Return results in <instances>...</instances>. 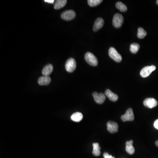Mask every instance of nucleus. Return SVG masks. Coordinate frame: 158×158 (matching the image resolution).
Returning a JSON list of instances; mask_svg holds the SVG:
<instances>
[{
	"instance_id": "obj_1",
	"label": "nucleus",
	"mask_w": 158,
	"mask_h": 158,
	"mask_svg": "<svg viewBox=\"0 0 158 158\" xmlns=\"http://www.w3.org/2000/svg\"><path fill=\"white\" fill-rule=\"evenodd\" d=\"M85 59L88 64L90 66H95L98 65V60L97 58L90 52H88L85 55Z\"/></svg>"
},
{
	"instance_id": "obj_2",
	"label": "nucleus",
	"mask_w": 158,
	"mask_h": 158,
	"mask_svg": "<svg viewBox=\"0 0 158 158\" xmlns=\"http://www.w3.org/2000/svg\"><path fill=\"white\" fill-rule=\"evenodd\" d=\"M108 55L110 57L116 62H121L122 60L121 56L114 48L111 47L109 48L108 50Z\"/></svg>"
},
{
	"instance_id": "obj_3",
	"label": "nucleus",
	"mask_w": 158,
	"mask_h": 158,
	"mask_svg": "<svg viewBox=\"0 0 158 158\" xmlns=\"http://www.w3.org/2000/svg\"><path fill=\"white\" fill-rule=\"evenodd\" d=\"M76 63L75 60L73 58H70L66 62L65 68L66 70L69 72H72L75 70Z\"/></svg>"
},
{
	"instance_id": "obj_4",
	"label": "nucleus",
	"mask_w": 158,
	"mask_h": 158,
	"mask_svg": "<svg viewBox=\"0 0 158 158\" xmlns=\"http://www.w3.org/2000/svg\"><path fill=\"white\" fill-rule=\"evenodd\" d=\"M123 17L122 15L117 13L114 15L113 20H112V24L115 27L120 28L122 25L123 23Z\"/></svg>"
},
{
	"instance_id": "obj_5",
	"label": "nucleus",
	"mask_w": 158,
	"mask_h": 158,
	"mask_svg": "<svg viewBox=\"0 0 158 158\" xmlns=\"http://www.w3.org/2000/svg\"><path fill=\"white\" fill-rule=\"evenodd\" d=\"M155 69L156 67L155 66H147L143 68L141 71V76L143 78H146L149 76L151 72L155 70Z\"/></svg>"
},
{
	"instance_id": "obj_6",
	"label": "nucleus",
	"mask_w": 158,
	"mask_h": 158,
	"mask_svg": "<svg viewBox=\"0 0 158 158\" xmlns=\"http://www.w3.org/2000/svg\"><path fill=\"white\" fill-rule=\"evenodd\" d=\"M76 15V14L74 11L69 10L66 11L62 13L61 16L63 20H65L66 21H70V20H71L74 19L75 18Z\"/></svg>"
},
{
	"instance_id": "obj_7",
	"label": "nucleus",
	"mask_w": 158,
	"mask_h": 158,
	"mask_svg": "<svg viewBox=\"0 0 158 158\" xmlns=\"http://www.w3.org/2000/svg\"><path fill=\"white\" fill-rule=\"evenodd\" d=\"M121 118L123 122L131 121H134L135 116L133 109L131 108L127 109L126 113L121 116Z\"/></svg>"
},
{
	"instance_id": "obj_8",
	"label": "nucleus",
	"mask_w": 158,
	"mask_h": 158,
	"mask_svg": "<svg viewBox=\"0 0 158 158\" xmlns=\"http://www.w3.org/2000/svg\"><path fill=\"white\" fill-rule=\"evenodd\" d=\"M145 106L150 108L155 107L158 104V102L154 98H147L143 102Z\"/></svg>"
},
{
	"instance_id": "obj_9",
	"label": "nucleus",
	"mask_w": 158,
	"mask_h": 158,
	"mask_svg": "<svg viewBox=\"0 0 158 158\" xmlns=\"http://www.w3.org/2000/svg\"><path fill=\"white\" fill-rule=\"evenodd\" d=\"M92 95L93 96L95 102L99 104H102L106 99L105 94L102 93H98L97 92H94L92 94Z\"/></svg>"
},
{
	"instance_id": "obj_10",
	"label": "nucleus",
	"mask_w": 158,
	"mask_h": 158,
	"mask_svg": "<svg viewBox=\"0 0 158 158\" xmlns=\"http://www.w3.org/2000/svg\"><path fill=\"white\" fill-rule=\"evenodd\" d=\"M107 127L108 131L111 133H116L118 130V125L115 122H108L107 124Z\"/></svg>"
},
{
	"instance_id": "obj_11",
	"label": "nucleus",
	"mask_w": 158,
	"mask_h": 158,
	"mask_svg": "<svg viewBox=\"0 0 158 158\" xmlns=\"http://www.w3.org/2000/svg\"><path fill=\"white\" fill-rule=\"evenodd\" d=\"M104 24V21L102 18H98L96 19L93 26V30L94 32L98 31L102 28Z\"/></svg>"
},
{
	"instance_id": "obj_12",
	"label": "nucleus",
	"mask_w": 158,
	"mask_h": 158,
	"mask_svg": "<svg viewBox=\"0 0 158 158\" xmlns=\"http://www.w3.org/2000/svg\"><path fill=\"white\" fill-rule=\"evenodd\" d=\"M105 95L108 98L110 101L112 102H116L118 99V96L109 89H107L105 90Z\"/></svg>"
},
{
	"instance_id": "obj_13",
	"label": "nucleus",
	"mask_w": 158,
	"mask_h": 158,
	"mask_svg": "<svg viewBox=\"0 0 158 158\" xmlns=\"http://www.w3.org/2000/svg\"><path fill=\"white\" fill-rule=\"evenodd\" d=\"M51 82V79L49 76H41L38 80V83L40 85H47Z\"/></svg>"
},
{
	"instance_id": "obj_14",
	"label": "nucleus",
	"mask_w": 158,
	"mask_h": 158,
	"mask_svg": "<svg viewBox=\"0 0 158 158\" xmlns=\"http://www.w3.org/2000/svg\"><path fill=\"white\" fill-rule=\"evenodd\" d=\"M133 141H127L126 143V151L130 155L134 154L135 152V149L133 145Z\"/></svg>"
},
{
	"instance_id": "obj_15",
	"label": "nucleus",
	"mask_w": 158,
	"mask_h": 158,
	"mask_svg": "<svg viewBox=\"0 0 158 158\" xmlns=\"http://www.w3.org/2000/svg\"><path fill=\"white\" fill-rule=\"evenodd\" d=\"M53 70V66L52 64H48L44 67L42 73L44 76H48L50 75Z\"/></svg>"
},
{
	"instance_id": "obj_16",
	"label": "nucleus",
	"mask_w": 158,
	"mask_h": 158,
	"mask_svg": "<svg viewBox=\"0 0 158 158\" xmlns=\"http://www.w3.org/2000/svg\"><path fill=\"white\" fill-rule=\"evenodd\" d=\"M93 154L94 156H98L101 154V147H100L99 144L98 143H94L93 144Z\"/></svg>"
},
{
	"instance_id": "obj_17",
	"label": "nucleus",
	"mask_w": 158,
	"mask_h": 158,
	"mask_svg": "<svg viewBox=\"0 0 158 158\" xmlns=\"http://www.w3.org/2000/svg\"><path fill=\"white\" fill-rule=\"evenodd\" d=\"M67 3V1L66 0H57L55 2L54 5V9H59L63 8Z\"/></svg>"
},
{
	"instance_id": "obj_18",
	"label": "nucleus",
	"mask_w": 158,
	"mask_h": 158,
	"mask_svg": "<svg viewBox=\"0 0 158 158\" xmlns=\"http://www.w3.org/2000/svg\"><path fill=\"white\" fill-rule=\"evenodd\" d=\"M83 116L82 113L79 112H76L74 113L71 116V118L72 121L76 122L80 121L83 119Z\"/></svg>"
},
{
	"instance_id": "obj_19",
	"label": "nucleus",
	"mask_w": 158,
	"mask_h": 158,
	"mask_svg": "<svg viewBox=\"0 0 158 158\" xmlns=\"http://www.w3.org/2000/svg\"><path fill=\"white\" fill-rule=\"evenodd\" d=\"M116 8L121 12H125L127 11V7L121 2H118L116 3Z\"/></svg>"
},
{
	"instance_id": "obj_20",
	"label": "nucleus",
	"mask_w": 158,
	"mask_h": 158,
	"mask_svg": "<svg viewBox=\"0 0 158 158\" xmlns=\"http://www.w3.org/2000/svg\"><path fill=\"white\" fill-rule=\"evenodd\" d=\"M140 48V45L137 43H133L130 45V50L131 52L133 54H136Z\"/></svg>"
},
{
	"instance_id": "obj_21",
	"label": "nucleus",
	"mask_w": 158,
	"mask_h": 158,
	"mask_svg": "<svg viewBox=\"0 0 158 158\" xmlns=\"http://www.w3.org/2000/svg\"><path fill=\"white\" fill-rule=\"evenodd\" d=\"M147 35V32L144 30V29L141 27H139L138 29L137 36L138 38H144Z\"/></svg>"
},
{
	"instance_id": "obj_22",
	"label": "nucleus",
	"mask_w": 158,
	"mask_h": 158,
	"mask_svg": "<svg viewBox=\"0 0 158 158\" xmlns=\"http://www.w3.org/2000/svg\"><path fill=\"white\" fill-rule=\"evenodd\" d=\"M102 0H88V4L90 7H95L101 4L102 2Z\"/></svg>"
},
{
	"instance_id": "obj_23",
	"label": "nucleus",
	"mask_w": 158,
	"mask_h": 158,
	"mask_svg": "<svg viewBox=\"0 0 158 158\" xmlns=\"http://www.w3.org/2000/svg\"><path fill=\"white\" fill-rule=\"evenodd\" d=\"M104 158H115V157L108 154V153H104L103 154Z\"/></svg>"
},
{
	"instance_id": "obj_24",
	"label": "nucleus",
	"mask_w": 158,
	"mask_h": 158,
	"mask_svg": "<svg viewBox=\"0 0 158 158\" xmlns=\"http://www.w3.org/2000/svg\"><path fill=\"white\" fill-rule=\"evenodd\" d=\"M154 126L156 129L158 130V119L155 121L154 123Z\"/></svg>"
},
{
	"instance_id": "obj_25",
	"label": "nucleus",
	"mask_w": 158,
	"mask_h": 158,
	"mask_svg": "<svg viewBox=\"0 0 158 158\" xmlns=\"http://www.w3.org/2000/svg\"><path fill=\"white\" fill-rule=\"evenodd\" d=\"M44 2L51 3V4H53L54 3V0H44Z\"/></svg>"
},
{
	"instance_id": "obj_26",
	"label": "nucleus",
	"mask_w": 158,
	"mask_h": 158,
	"mask_svg": "<svg viewBox=\"0 0 158 158\" xmlns=\"http://www.w3.org/2000/svg\"><path fill=\"white\" fill-rule=\"evenodd\" d=\"M155 145L158 147V140L155 142Z\"/></svg>"
},
{
	"instance_id": "obj_27",
	"label": "nucleus",
	"mask_w": 158,
	"mask_h": 158,
	"mask_svg": "<svg viewBox=\"0 0 158 158\" xmlns=\"http://www.w3.org/2000/svg\"><path fill=\"white\" fill-rule=\"evenodd\" d=\"M156 4L158 5V0H157V1H156Z\"/></svg>"
}]
</instances>
